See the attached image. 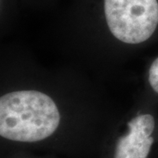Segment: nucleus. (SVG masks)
<instances>
[{
	"mask_svg": "<svg viewBox=\"0 0 158 158\" xmlns=\"http://www.w3.org/2000/svg\"><path fill=\"white\" fill-rule=\"evenodd\" d=\"M104 8L111 33L124 43H141L157 27V0H104Z\"/></svg>",
	"mask_w": 158,
	"mask_h": 158,
	"instance_id": "2",
	"label": "nucleus"
},
{
	"mask_svg": "<svg viewBox=\"0 0 158 158\" xmlns=\"http://www.w3.org/2000/svg\"><path fill=\"white\" fill-rule=\"evenodd\" d=\"M128 133L116 143L114 158H147L154 142V117L151 114L136 116L128 122Z\"/></svg>",
	"mask_w": 158,
	"mask_h": 158,
	"instance_id": "3",
	"label": "nucleus"
},
{
	"mask_svg": "<svg viewBox=\"0 0 158 158\" xmlns=\"http://www.w3.org/2000/svg\"><path fill=\"white\" fill-rule=\"evenodd\" d=\"M60 113L50 97L37 90H19L0 98V135L19 142H36L52 135Z\"/></svg>",
	"mask_w": 158,
	"mask_h": 158,
	"instance_id": "1",
	"label": "nucleus"
},
{
	"mask_svg": "<svg viewBox=\"0 0 158 158\" xmlns=\"http://www.w3.org/2000/svg\"><path fill=\"white\" fill-rule=\"evenodd\" d=\"M148 81L153 90L158 93V58L154 61L149 69Z\"/></svg>",
	"mask_w": 158,
	"mask_h": 158,
	"instance_id": "4",
	"label": "nucleus"
}]
</instances>
